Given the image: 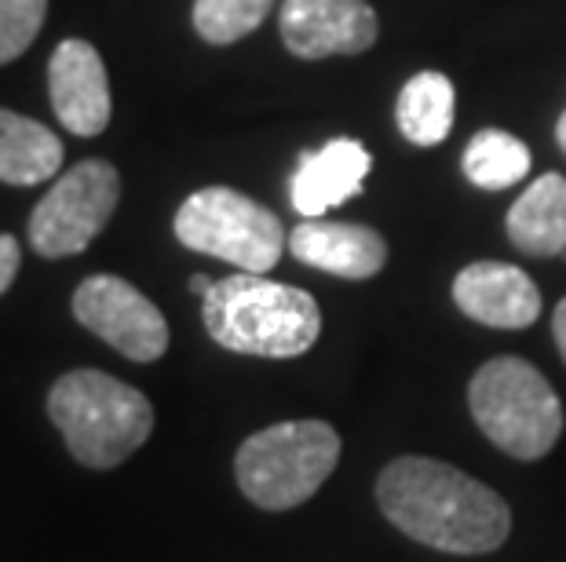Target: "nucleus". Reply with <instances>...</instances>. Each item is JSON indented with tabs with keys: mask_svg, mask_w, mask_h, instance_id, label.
<instances>
[{
	"mask_svg": "<svg viewBox=\"0 0 566 562\" xmlns=\"http://www.w3.org/2000/svg\"><path fill=\"white\" fill-rule=\"evenodd\" d=\"M377 505L409 541L450 555H486L509 541L512 511L497 489L431 457H399L377 478Z\"/></svg>",
	"mask_w": 566,
	"mask_h": 562,
	"instance_id": "nucleus-1",
	"label": "nucleus"
},
{
	"mask_svg": "<svg viewBox=\"0 0 566 562\" xmlns=\"http://www.w3.org/2000/svg\"><path fill=\"white\" fill-rule=\"evenodd\" d=\"M201 315L216 343L252 358H296L322 332L315 296L245 271L216 282L201 296Z\"/></svg>",
	"mask_w": 566,
	"mask_h": 562,
	"instance_id": "nucleus-2",
	"label": "nucleus"
},
{
	"mask_svg": "<svg viewBox=\"0 0 566 562\" xmlns=\"http://www.w3.org/2000/svg\"><path fill=\"white\" fill-rule=\"evenodd\" d=\"M48 416L74 460L92 471L125 464L154 432V405L143 391L99 369H74L48 391Z\"/></svg>",
	"mask_w": 566,
	"mask_h": 562,
	"instance_id": "nucleus-3",
	"label": "nucleus"
},
{
	"mask_svg": "<svg viewBox=\"0 0 566 562\" xmlns=\"http://www.w3.org/2000/svg\"><path fill=\"white\" fill-rule=\"evenodd\" d=\"M340 460V435L325 421H285L249 435L234 457L238 489L263 511L300 508Z\"/></svg>",
	"mask_w": 566,
	"mask_h": 562,
	"instance_id": "nucleus-4",
	"label": "nucleus"
},
{
	"mask_svg": "<svg viewBox=\"0 0 566 562\" xmlns=\"http://www.w3.org/2000/svg\"><path fill=\"white\" fill-rule=\"evenodd\" d=\"M472 416L493 446L515 460H541L563 435V402L523 358H493L468 388Z\"/></svg>",
	"mask_w": 566,
	"mask_h": 562,
	"instance_id": "nucleus-5",
	"label": "nucleus"
},
{
	"mask_svg": "<svg viewBox=\"0 0 566 562\" xmlns=\"http://www.w3.org/2000/svg\"><path fill=\"white\" fill-rule=\"evenodd\" d=\"M176 237L195 253L234 263L245 274H268L289 245L282 220L231 187L190 194L176 212Z\"/></svg>",
	"mask_w": 566,
	"mask_h": 562,
	"instance_id": "nucleus-6",
	"label": "nucleus"
},
{
	"mask_svg": "<svg viewBox=\"0 0 566 562\" xmlns=\"http://www.w3.org/2000/svg\"><path fill=\"white\" fill-rule=\"evenodd\" d=\"M122 201V176L111 161H81L38 201L30 216V245L44 259L84 253Z\"/></svg>",
	"mask_w": 566,
	"mask_h": 562,
	"instance_id": "nucleus-7",
	"label": "nucleus"
},
{
	"mask_svg": "<svg viewBox=\"0 0 566 562\" xmlns=\"http://www.w3.org/2000/svg\"><path fill=\"white\" fill-rule=\"evenodd\" d=\"M74 318L132 362H158L168 351V321L154 300L114 274H92L74 293Z\"/></svg>",
	"mask_w": 566,
	"mask_h": 562,
	"instance_id": "nucleus-8",
	"label": "nucleus"
},
{
	"mask_svg": "<svg viewBox=\"0 0 566 562\" xmlns=\"http://www.w3.org/2000/svg\"><path fill=\"white\" fill-rule=\"evenodd\" d=\"M279 26L296 59L363 55L380 33L377 11L366 0H282Z\"/></svg>",
	"mask_w": 566,
	"mask_h": 562,
	"instance_id": "nucleus-9",
	"label": "nucleus"
},
{
	"mask_svg": "<svg viewBox=\"0 0 566 562\" xmlns=\"http://www.w3.org/2000/svg\"><path fill=\"white\" fill-rule=\"evenodd\" d=\"M48 95L55 117L74 136H99L111 125V81L88 41H63L48 59Z\"/></svg>",
	"mask_w": 566,
	"mask_h": 562,
	"instance_id": "nucleus-10",
	"label": "nucleus"
},
{
	"mask_svg": "<svg viewBox=\"0 0 566 562\" xmlns=\"http://www.w3.org/2000/svg\"><path fill=\"white\" fill-rule=\"evenodd\" d=\"M453 304L479 326L526 329L541 315V293L526 271L512 263L479 259L453 278Z\"/></svg>",
	"mask_w": 566,
	"mask_h": 562,
	"instance_id": "nucleus-11",
	"label": "nucleus"
},
{
	"mask_svg": "<svg viewBox=\"0 0 566 562\" xmlns=\"http://www.w3.org/2000/svg\"><path fill=\"white\" fill-rule=\"evenodd\" d=\"M289 253L307 267L347 282H366L388 263V245L373 226L340 220H304L289 234Z\"/></svg>",
	"mask_w": 566,
	"mask_h": 562,
	"instance_id": "nucleus-12",
	"label": "nucleus"
},
{
	"mask_svg": "<svg viewBox=\"0 0 566 562\" xmlns=\"http://www.w3.org/2000/svg\"><path fill=\"white\" fill-rule=\"evenodd\" d=\"M369 165V150L358 139H333L322 150L304 153L293 183H289L293 209L304 220H322L329 209L344 205L363 190Z\"/></svg>",
	"mask_w": 566,
	"mask_h": 562,
	"instance_id": "nucleus-13",
	"label": "nucleus"
},
{
	"mask_svg": "<svg viewBox=\"0 0 566 562\" xmlns=\"http://www.w3.org/2000/svg\"><path fill=\"white\" fill-rule=\"evenodd\" d=\"M512 245L526 256H563L566 248V176L545 172L523 190L504 220Z\"/></svg>",
	"mask_w": 566,
	"mask_h": 562,
	"instance_id": "nucleus-14",
	"label": "nucleus"
},
{
	"mask_svg": "<svg viewBox=\"0 0 566 562\" xmlns=\"http://www.w3.org/2000/svg\"><path fill=\"white\" fill-rule=\"evenodd\" d=\"M63 169V142L41 121L0 110V183L38 187Z\"/></svg>",
	"mask_w": 566,
	"mask_h": 562,
	"instance_id": "nucleus-15",
	"label": "nucleus"
},
{
	"mask_svg": "<svg viewBox=\"0 0 566 562\" xmlns=\"http://www.w3.org/2000/svg\"><path fill=\"white\" fill-rule=\"evenodd\" d=\"M453 81L446 74H417L406 81L395 103V121L413 147H439L453 128Z\"/></svg>",
	"mask_w": 566,
	"mask_h": 562,
	"instance_id": "nucleus-16",
	"label": "nucleus"
},
{
	"mask_svg": "<svg viewBox=\"0 0 566 562\" xmlns=\"http://www.w3.org/2000/svg\"><path fill=\"white\" fill-rule=\"evenodd\" d=\"M464 176L479 190H509L530 172V150L512 131L486 128L464 147Z\"/></svg>",
	"mask_w": 566,
	"mask_h": 562,
	"instance_id": "nucleus-17",
	"label": "nucleus"
},
{
	"mask_svg": "<svg viewBox=\"0 0 566 562\" xmlns=\"http://www.w3.org/2000/svg\"><path fill=\"white\" fill-rule=\"evenodd\" d=\"M274 0H195V30L209 44H234L260 30Z\"/></svg>",
	"mask_w": 566,
	"mask_h": 562,
	"instance_id": "nucleus-18",
	"label": "nucleus"
},
{
	"mask_svg": "<svg viewBox=\"0 0 566 562\" xmlns=\"http://www.w3.org/2000/svg\"><path fill=\"white\" fill-rule=\"evenodd\" d=\"M44 15L48 0H0V66L38 41Z\"/></svg>",
	"mask_w": 566,
	"mask_h": 562,
	"instance_id": "nucleus-19",
	"label": "nucleus"
},
{
	"mask_svg": "<svg viewBox=\"0 0 566 562\" xmlns=\"http://www.w3.org/2000/svg\"><path fill=\"white\" fill-rule=\"evenodd\" d=\"M19 263H22L19 242L11 234H0V296H4L11 289V282H15Z\"/></svg>",
	"mask_w": 566,
	"mask_h": 562,
	"instance_id": "nucleus-20",
	"label": "nucleus"
},
{
	"mask_svg": "<svg viewBox=\"0 0 566 562\" xmlns=\"http://www.w3.org/2000/svg\"><path fill=\"white\" fill-rule=\"evenodd\" d=\"M552 337H556V347H559V354L566 362V300H559L556 318H552Z\"/></svg>",
	"mask_w": 566,
	"mask_h": 562,
	"instance_id": "nucleus-21",
	"label": "nucleus"
},
{
	"mask_svg": "<svg viewBox=\"0 0 566 562\" xmlns=\"http://www.w3.org/2000/svg\"><path fill=\"white\" fill-rule=\"evenodd\" d=\"M212 278H205V274H195V278H190V293H198V296H205V293H209L212 289Z\"/></svg>",
	"mask_w": 566,
	"mask_h": 562,
	"instance_id": "nucleus-22",
	"label": "nucleus"
},
{
	"mask_svg": "<svg viewBox=\"0 0 566 562\" xmlns=\"http://www.w3.org/2000/svg\"><path fill=\"white\" fill-rule=\"evenodd\" d=\"M556 139H559V147L566 150V110H563V117H559V125H556Z\"/></svg>",
	"mask_w": 566,
	"mask_h": 562,
	"instance_id": "nucleus-23",
	"label": "nucleus"
},
{
	"mask_svg": "<svg viewBox=\"0 0 566 562\" xmlns=\"http://www.w3.org/2000/svg\"><path fill=\"white\" fill-rule=\"evenodd\" d=\"M563 259H566V248H563Z\"/></svg>",
	"mask_w": 566,
	"mask_h": 562,
	"instance_id": "nucleus-24",
	"label": "nucleus"
}]
</instances>
